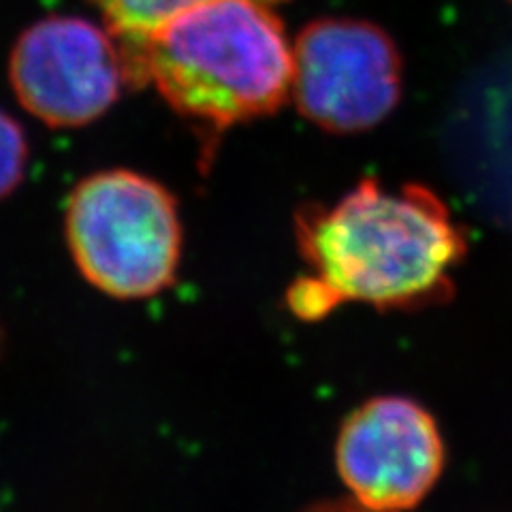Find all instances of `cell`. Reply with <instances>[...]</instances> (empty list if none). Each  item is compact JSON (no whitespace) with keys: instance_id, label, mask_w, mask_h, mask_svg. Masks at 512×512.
I'll use <instances>...</instances> for the list:
<instances>
[{"instance_id":"3957f363","label":"cell","mask_w":512,"mask_h":512,"mask_svg":"<svg viewBox=\"0 0 512 512\" xmlns=\"http://www.w3.org/2000/svg\"><path fill=\"white\" fill-rule=\"evenodd\" d=\"M67 244L82 276L105 295H158L178 276V203L165 186L141 173H94L69 197Z\"/></svg>"},{"instance_id":"ba28073f","label":"cell","mask_w":512,"mask_h":512,"mask_svg":"<svg viewBox=\"0 0 512 512\" xmlns=\"http://www.w3.org/2000/svg\"><path fill=\"white\" fill-rule=\"evenodd\" d=\"M28 163V141L22 126L0 109V201L20 186Z\"/></svg>"},{"instance_id":"7a4b0ae2","label":"cell","mask_w":512,"mask_h":512,"mask_svg":"<svg viewBox=\"0 0 512 512\" xmlns=\"http://www.w3.org/2000/svg\"><path fill=\"white\" fill-rule=\"evenodd\" d=\"M122 41L135 82L216 131L274 114L293 90V47L265 0H207Z\"/></svg>"},{"instance_id":"277c9868","label":"cell","mask_w":512,"mask_h":512,"mask_svg":"<svg viewBox=\"0 0 512 512\" xmlns=\"http://www.w3.org/2000/svg\"><path fill=\"white\" fill-rule=\"evenodd\" d=\"M293 99L331 133H359L387 118L402 94V60L382 28L348 18L308 24L293 45Z\"/></svg>"},{"instance_id":"8992f818","label":"cell","mask_w":512,"mask_h":512,"mask_svg":"<svg viewBox=\"0 0 512 512\" xmlns=\"http://www.w3.org/2000/svg\"><path fill=\"white\" fill-rule=\"evenodd\" d=\"M335 463L355 502L404 512L438 483L444 442L425 408L404 397H374L340 429Z\"/></svg>"},{"instance_id":"52a82bcc","label":"cell","mask_w":512,"mask_h":512,"mask_svg":"<svg viewBox=\"0 0 512 512\" xmlns=\"http://www.w3.org/2000/svg\"><path fill=\"white\" fill-rule=\"evenodd\" d=\"M120 39H141L182 11L207 0H92ZM274 5L278 0H265Z\"/></svg>"},{"instance_id":"6da1fadb","label":"cell","mask_w":512,"mask_h":512,"mask_svg":"<svg viewBox=\"0 0 512 512\" xmlns=\"http://www.w3.org/2000/svg\"><path fill=\"white\" fill-rule=\"evenodd\" d=\"M308 276L288 291V306L318 320L348 301L378 310L442 303L466 237L448 207L425 186L363 180L333 205H306L295 218Z\"/></svg>"},{"instance_id":"5b68a950","label":"cell","mask_w":512,"mask_h":512,"mask_svg":"<svg viewBox=\"0 0 512 512\" xmlns=\"http://www.w3.org/2000/svg\"><path fill=\"white\" fill-rule=\"evenodd\" d=\"M22 107L41 122L67 128L101 118L126 82H135L120 37L88 20L54 15L26 28L9 58Z\"/></svg>"},{"instance_id":"9c48e42d","label":"cell","mask_w":512,"mask_h":512,"mask_svg":"<svg viewBox=\"0 0 512 512\" xmlns=\"http://www.w3.org/2000/svg\"><path fill=\"white\" fill-rule=\"evenodd\" d=\"M303 512H378L372 508H365L355 500H338V502H323V504H316L308 510Z\"/></svg>"}]
</instances>
